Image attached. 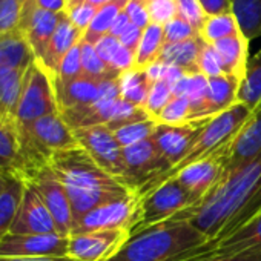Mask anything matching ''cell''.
Returning a JSON list of instances; mask_svg holds the SVG:
<instances>
[{"label": "cell", "mask_w": 261, "mask_h": 261, "mask_svg": "<svg viewBox=\"0 0 261 261\" xmlns=\"http://www.w3.org/2000/svg\"><path fill=\"white\" fill-rule=\"evenodd\" d=\"M49 166L68 192L74 224L89 211L130 194L127 188L105 172L82 146L56 152Z\"/></svg>", "instance_id": "6da1fadb"}, {"label": "cell", "mask_w": 261, "mask_h": 261, "mask_svg": "<svg viewBox=\"0 0 261 261\" xmlns=\"http://www.w3.org/2000/svg\"><path fill=\"white\" fill-rule=\"evenodd\" d=\"M215 249V241L188 221L162 223L133 238L106 261H186Z\"/></svg>", "instance_id": "7a4b0ae2"}, {"label": "cell", "mask_w": 261, "mask_h": 261, "mask_svg": "<svg viewBox=\"0 0 261 261\" xmlns=\"http://www.w3.org/2000/svg\"><path fill=\"white\" fill-rule=\"evenodd\" d=\"M250 112L252 111L249 108H246L244 105L237 101L229 109H226V111L214 115L212 118H209V121L206 123V126L201 130L200 139L194 145L192 151L177 166L169 169L166 174H163L162 177L145 185L137 192V197L140 198V197L146 195L152 189L159 188L163 181L175 177L178 172H181L189 165H194V163H197L203 159H207L211 155H215V154H223V152L227 154V149H229L232 140L240 133V129L244 126Z\"/></svg>", "instance_id": "3957f363"}, {"label": "cell", "mask_w": 261, "mask_h": 261, "mask_svg": "<svg viewBox=\"0 0 261 261\" xmlns=\"http://www.w3.org/2000/svg\"><path fill=\"white\" fill-rule=\"evenodd\" d=\"M19 130L23 157V180L48 166L56 152L79 146L74 130L66 124L60 112L45 115L28 126L19 127Z\"/></svg>", "instance_id": "277c9868"}, {"label": "cell", "mask_w": 261, "mask_h": 261, "mask_svg": "<svg viewBox=\"0 0 261 261\" xmlns=\"http://www.w3.org/2000/svg\"><path fill=\"white\" fill-rule=\"evenodd\" d=\"M192 204H195L194 198L177 177L163 181L159 188L139 198L137 218L129 230V238L169 221L174 215Z\"/></svg>", "instance_id": "5b68a950"}, {"label": "cell", "mask_w": 261, "mask_h": 261, "mask_svg": "<svg viewBox=\"0 0 261 261\" xmlns=\"http://www.w3.org/2000/svg\"><path fill=\"white\" fill-rule=\"evenodd\" d=\"M54 112H59L54 79L37 60H34L28 68L14 120L19 127H23Z\"/></svg>", "instance_id": "8992f818"}, {"label": "cell", "mask_w": 261, "mask_h": 261, "mask_svg": "<svg viewBox=\"0 0 261 261\" xmlns=\"http://www.w3.org/2000/svg\"><path fill=\"white\" fill-rule=\"evenodd\" d=\"M123 157L126 169L120 183L134 194L171 169V165L165 160L152 137L124 148Z\"/></svg>", "instance_id": "52a82bcc"}, {"label": "cell", "mask_w": 261, "mask_h": 261, "mask_svg": "<svg viewBox=\"0 0 261 261\" xmlns=\"http://www.w3.org/2000/svg\"><path fill=\"white\" fill-rule=\"evenodd\" d=\"M74 136L79 142V146H82L105 172H108L120 183L126 166L123 148L117 142L114 130L106 124H95L75 129Z\"/></svg>", "instance_id": "ba28073f"}, {"label": "cell", "mask_w": 261, "mask_h": 261, "mask_svg": "<svg viewBox=\"0 0 261 261\" xmlns=\"http://www.w3.org/2000/svg\"><path fill=\"white\" fill-rule=\"evenodd\" d=\"M25 181L31 183L42 200L45 201L46 207L49 209L57 230L62 235H71L74 229V212L72 204L68 197L66 189L63 188L62 181L53 171V168L48 165L39 171H36L31 177H28Z\"/></svg>", "instance_id": "9c48e42d"}, {"label": "cell", "mask_w": 261, "mask_h": 261, "mask_svg": "<svg viewBox=\"0 0 261 261\" xmlns=\"http://www.w3.org/2000/svg\"><path fill=\"white\" fill-rule=\"evenodd\" d=\"M137 211H139V197L137 194L130 192L123 198L101 204L85 214L82 218L75 221L72 233L105 230V229L130 230V227L136 223Z\"/></svg>", "instance_id": "30bf717a"}, {"label": "cell", "mask_w": 261, "mask_h": 261, "mask_svg": "<svg viewBox=\"0 0 261 261\" xmlns=\"http://www.w3.org/2000/svg\"><path fill=\"white\" fill-rule=\"evenodd\" d=\"M129 240L126 229H105L69 235L68 256L77 261H106Z\"/></svg>", "instance_id": "8fae6325"}, {"label": "cell", "mask_w": 261, "mask_h": 261, "mask_svg": "<svg viewBox=\"0 0 261 261\" xmlns=\"http://www.w3.org/2000/svg\"><path fill=\"white\" fill-rule=\"evenodd\" d=\"M207 121L209 120L189 121L178 126L163 123L157 124L152 140L155 142L165 160L171 165V169L177 166L192 151Z\"/></svg>", "instance_id": "7c38bea8"}, {"label": "cell", "mask_w": 261, "mask_h": 261, "mask_svg": "<svg viewBox=\"0 0 261 261\" xmlns=\"http://www.w3.org/2000/svg\"><path fill=\"white\" fill-rule=\"evenodd\" d=\"M69 237L62 233H8L0 243V256H68Z\"/></svg>", "instance_id": "4fadbf2b"}, {"label": "cell", "mask_w": 261, "mask_h": 261, "mask_svg": "<svg viewBox=\"0 0 261 261\" xmlns=\"http://www.w3.org/2000/svg\"><path fill=\"white\" fill-rule=\"evenodd\" d=\"M10 233H14V235L59 233L56 221L49 209L46 207L45 201L42 200L36 188L28 181H25L23 195H22Z\"/></svg>", "instance_id": "5bb4252c"}, {"label": "cell", "mask_w": 261, "mask_h": 261, "mask_svg": "<svg viewBox=\"0 0 261 261\" xmlns=\"http://www.w3.org/2000/svg\"><path fill=\"white\" fill-rule=\"evenodd\" d=\"M62 14L49 13L39 8L36 5V0H31L30 4L22 7V17H20L19 28L22 30L36 60H39L43 56L60 22Z\"/></svg>", "instance_id": "9a60e30c"}, {"label": "cell", "mask_w": 261, "mask_h": 261, "mask_svg": "<svg viewBox=\"0 0 261 261\" xmlns=\"http://www.w3.org/2000/svg\"><path fill=\"white\" fill-rule=\"evenodd\" d=\"M226 152L215 154L207 159H203L194 165L186 166L175 177L183 185V188L191 194L195 203L206 198L211 191L220 183L224 174V162Z\"/></svg>", "instance_id": "2e32d148"}, {"label": "cell", "mask_w": 261, "mask_h": 261, "mask_svg": "<svg viewBox=\"0 0 261 261\" xmlns=\"http://www.w3.org/2000/svg\"><path fill=\"white\" fill-rule=\"evenodd\" d=\"M258 154H261V103L250 112L244 126L232 140L223 162L224 174L246 165Z\"/></svg>", "instance_id": "e0dca14e"}, {"label": "cell", "mask_w": 261, "mask_h": 261, "mask_svg": "<svg viewBox=\"0 0 261 261\" xmlns=\"http://www.w3.org/2000/svg\"><path fill=\"white\" fill-rule=\"evenodd\" d=\"M83 36L85 34L72 25V22L69 20L66 13H63L60 17V22H59V25H57L45 53H43V56L37 62L54 79L57 75V71L60 68L62 60L65 59V56L83 39Z\"/></svg>", "instance_id": "ac0fdd59"}, {"label": "cell", "mask_w": 261, "mask_h": 261, "mask_svg": "<svg viewBox=\"0 0 261 261\" xmlns=\"http://www.w3.org/2000/svg\"><path fill=\"white\" fill-rule=\"evenodd\" d=\"M0 172L23 180L20 130L10 115H0Z\"/></svg>", "instance_id": "d6986e66"}, {"label": "cell", "mask_w": 261, "mask_h": 261, "mask_svg": "<svg viewBox=\"0 0 261 261\" xmlns=\"http://www.w3.org/2000/svg\"><path fill=\"white\" fill-rule=\"evenodd\" d=\"M101 83L103 80L91 79L86 75H80L71 82L54 80L59 112L95 103L100 98Z\"/></svg>", "instance_id": "ffe728a7"}, {"label": "cell", "mask_w": 261, "mask_h": 261, "mask_svg": "<svg viewBox=\"0 0 261 261\" xmlns=\"http://www.w3.org/2000/svg\"><path fill=\"white\" fill-rule=\"evenodd\" d=\"M212 46L218 54L223 74L237 79L241 83L249 62V40L243 33H238L214 43Z\"/></svg>", "instance_id": "44dd1931"}, {"label": "cell", "mask_w": 261, "mask_h": 261, "mask_svg": "<svg viewBox=\"0 0 261 261\" xmlns=\"http://www.w3.org/2000/svg\"><path fill=\"white\" fill-rule=\"evenodd\" d=\"M258 250H261V214L250 220L246 226L229 235L227 238L215 243L212 255L227 256Z\"/></svg>", "instance_id": "7402d4cb"}, {"label": "cell", "mask_w": 261, "mask_h": 261, "mask_svg": "<svg viewBox=\"0 0 261 261\" xmlns=\"http://www.w3.org/2000/svg\"><path fill=\"white\" fill-rule=\"evenodd\" d=\"M36 60L20 28L0 37V72L28 66Z\"/></svg>", "instance_id": "603a6c76"}, {"label": "cell", "mask_w": 261, "mask_h": 261, "mask_svg": "<svg viewBox=\"0 0 261 261\" xmlns=\"http://www.w3.org/2000/svg\"><path fill=\"white\" fill-rule=\"evenodd\" d=\"M203 43L204 42L201 40V37L197 36V37L189 39L186 42L166 45L160 60L165 65L180 68L188 75L200 74L198 72V57H200V51H201Z\"/></svg>", "instance_id": "cb8c5ba5"}, {"label": "cell", "mask_w": 261, "mask_h": 261, "mask_svg": "<svg viewBox=\"0 0 261 261\" xmlns=\"http://www.w3.org/2000/svg\"><path fill=\"white\" fill-rule=\"evenodd\" d=\"M30 65L0 72V115L14 117Z\"/></svg>", "instance_id": "d4e9b609"}, {"label": "cell", "mask_w": 261, "mask_h": 261, "mask_svg": "<svg viewBox=\"0 0 261 261\" xmlns=\"http://www.w3.org/2000/svg\"><path fill=\"white\" fill-rule=\"evenodd\" d=\"M165 30L163 25L151 23L143 30L142 40L136 51V69H148L151 65L160 62L165 51Z\"/></svg>", "instance_id": "484cf974"}, {"label": "cell", "mask_w": 261, "mask_h": 261, "mask_svg": "<svg viewBox=\"0 0 261 261\" xmlns=\"http://www.w3.org/2000/svg\"><path fill=\"white\" fill-rule=\"evenodd\" d=\"M238 88L240 82L227 75L207 79V105L211 117L229 109L237 103Z\"/></svg>", "instance_id": "4316f807"}, {"label": "cell", "mask_w": 261, "mask_h": 261, "mask_svg": "<svg viewBox=\"0 0 261 261\" xmlns=\"http://www.w3.org/2000/svg\"><path fill=\"white\" fill-rule=\"evenodd\" d=\"M152 83L154 82L149 79L146 69H129L118 79L120 97L130 105L145 108Z\"/></svg>", "instance_id": "83f0119b"}, {"label": "cell", "mask_w": 261, "mask_h": 261, "mask_svg": "<svg viewBox=\"0 0 261 261\" xmlns=\"http://www.w3.org/2000/svg\"><path fill=\"white\" fill-rule=\"evenodd\" d=\"M237 101L253 111L261 103V49L249 57L246 74L240 83Z\"/></svg>", "instance_id": "f1b7e54d"}, {"label": "cell", "mask_w": 261, "mask_h": 261, "mask_svg": "<svg viewBox=\"0 0 261 261\" xmlns=\"http://www.w3.org/2000/svg\"><path fill=\"white\" fill-rule=\"evenodd\" d=\"M23 186L25 181L22 178L11 177L8 186L0 194V243L11 230L23 195Z\"/></svg>", "instance_id": "f546056e"}, {"label": "cell", "mask_w": 261, "mask_h": 261, "mask_svg": "<svg viewBox=\"0 0 261 261\" xmlns=\"http://www.w3.org/2000/svg\"><path fill=\"white\" fill-rule=\"evenodd\" d=\"M230 5L243 36L249 42L261 37V0H230Z\"/></svg>", "instance_id": "4dcf8cb0"}, {"label": "cell", "mask_w": 261, "mask_h": 261, "mask_svg": "<svg viewBox=\"0 0 261 261\" xmlns=\"http://www.w3.org/2000/svg\"><path fill=\"white\" fill-rule=\"evenodd\" d=\"M127 4H129V0H111L109 4L98 8L97 14L94 17L92 23L89 25L88 31L85 33L83 39L86 42L95 45L101 37L108 36L114 22L126 10Z\"/></svg>", "instance_id": "1f68e13d"}, {"label": "cell", "mask_w": 261, "mask_h": 261, "mask_svg": "<svg viewBox=\"0 0 261 261\" xmlns=\"http://www.w3.org/2000/svg\"><path fill=\"white\" fill-rule=\"evenodd\" d=\"M238 33H241V30H240L237 17L233 16V13H226V14H218V16H207L198 36L201 37L204 43L214 45Z\"/></svg>", "instance_id": "d6a6232c"}, {"label": "cell", "mask_w": 261, "mask_h": 261, "mask_svg": "<svg viewBox=\"0 0 261 261\" xmlns=\"http://www.w3.org/2000/svg\"><path fill=\"white\" fill-rule=\"evenodd\" d=\"M157 121L154 118H148L143 121H137V123H130V124H124L118 129L114 130V136L117 139V142L120 143V146L129 148L133 145H137L143 140H148L154 136V130L157 127Z\"/></svg>", "instance_id": "836d02e7"}, {"label": "cell", "mask_w": 261, "mask_h": 261, "mask_svg": "<svg viewBox=\"0 0 261 261\" xmlns=\"http://www.w3.org/2000/svg\"><path fill=\"white\" fill-rule=\"evenodd\" d=\"M82 69L83 75L97 79V80H108V79H118L121 74L112 71L105 62L98 57L95 46L85 39L82 40Z\"/></svg>", "instance_id": "e575fe53"}, {"label": "cell", "mask_w": 261, "mask_h": 261, "mask_svg": "<svg viewBox=\"0 0 261 261\" xmlns=\"http://www.w3.org/2000/svg\"><path fill=\"white\" fill-rule=\"evenodd\" d=\"M191 121V105L189 100L183 95H172L166 108L162 111L160 117L157 118V123L163 124H185Z\"/></svg>", "instance_id": "d590c367"}, {"label": "cell", "mask_w": 261, "mask_h": 261, "mask_svg": "<svg viewBox=\"0 0 261 261\" xmlns=\"http://www.w3.org/2000/svg\"><path fill=\"white\" fill-rule=\"evenodd\" d=\"M172 95H174L172 86L168 82H165V80L154 82L151 86V91L148 94L146 103H145V109L149 114V117L157 121V118L160 117L162 111L166 108V105L169 103Z\"/></svg>", "instance_id": "8d00e7d4"}, {"label": "cell", "mask_w": 261, "mask_h": 261, "mask_svg": "<svg viewBox=\"0 0 261 261\" xmlns=\"http://www.w3.org/2000/svg\"><path fill=\"white\" fill-rule=\"evenodd\" d=\"M82 40L65 56V59L62 60L60 68H59L57 75L54 77V80L71 82V80L83 75V69H82Z\"/></svg>", "instance_id": "74e56055"}, {"label": "cell", "mask_w": 261, "mask_h": 261, "mask_svg": "<svg viewBox=\"0 0 261 261\" xmlns=\"http://www.w3.org/2000/svg\"><path fill=\"white\" fill-rule=\"evenodd\" d=\"M163 30H165V42H166V45L186 42V40L194 39V37L198 36L195 33V30L178 14L172 20H169L166 25H163Z\"/></svg>", "instance_id": "f35d334b"}, {"label": "cell", "mask_w": 261, "mask_h": 261, "mask_svg": "<svg viewBox=\"0 0 261 261\" xmlns=\"http://www.w3.org/2000/svg\"><path fill=\"white\" fill-rule=\"evenodd\" d=\"M177 10L178 16H181L195 30V33L200 34L207 19V14L204 13L198 0H177Z\"/></svg>", "instance_id": "ab89813d"}, {"label": "cell", "mask_w": 261, "mask_h": 261, "mask_svg": "<svg viewBox=\"0 0 261 261\" xmlns=\"http://www.w3.org/2000/svg\"><path fill=\"white\" fill-rule=\"evenodd\" d=\"M146 7L151 16V23L166 25L177 14V0H146Z\"/></svg>", "instance_id": "60d3db41"}, {"label": "cell", "mask_w": 261, "mask_h": 261, "mask_svg": "<svg viewBox=\"0 0 261 261\" xmlns=\"http://www.w3.org/2000/svg\"><path fill=\"white\" fill-rule=\"evenodd\" d=\"M198 72L201 75H204L206 79L224 75L223 69H221L218 54H217V51L214 49L212 45L203 43L201 51H200V57H198Z\"/></svg>", "instance_id": "b9f144b4"}, {"label": "cell", "mask_w": 261, "mask_h": 261, "mask_svg": "<svg viewBox=\"0 0 261 261\" xmlns=\"http://www.w3.org/2000/svg\"><path fill=\"white\" fill-rule=\"evenodd\" d=\"M97 11H98V8H95L91 4L85 2V4H82V5H79V7L72 8V10H69L66 13V16L69 17V20L72 22V25L75 28H79L85 34L88 31L89 25L92 23Z\"/></svg>", "instance_id": "7bdbcfd3"}, {"label": "cell", "mask_w": 261, "mask_h": 261, "mask_svg": "<svg viewBox=\"0 0 261 261\" xmlns=\"http://www.w3.org/2000/svg\"><path fill=\"white\" fill-rule=\"evenodd\" d=\"M126 14L130 20V23L145 30L151 25V16L146 7V0H129L126 7Z\"/></svg>", "instance_id": "ee69618b"}, {"label": "cell", "mask_w": 261, "mask_h": 261, "mask_svg": "<svg viewBox=\"0 0 261 261\" xmlns=\"http://www.w3.org/2000/svg\"><path fill=\"white\" fill-rule=\"evenodd\" d=\"M94 46H95V51H97L98 57L105 62L106 66L111 68V62H112V59H114L117 49L120 48L118 39H115V37H112L111 34H108V36L101 37ZM112 71H114V69H112Z\"/></svg>", "instance_id": "f6af8a7d"}, {"label": "cell", "mask_w": 261, "mask_h": 261, "mask_svg": "<svg viewBox=\"0 0 261 261\" xmlns=\"http://www.w3.org/2000/svg\"><path fill=\"white\" fill-rule=\"evenodd\" d=\"M214 249L207 253L194 256L186 261H261V250L258 252H244V253H237V255H227V256H217L212 255Z\"/></svg>", "instance_id": "bcb514c9"}, {"label": "cell", "mask_w": 261, "mask_h": 261, "mask_svg": "<svg viewBox=\"0 0 261 261\" xmlns=\"http://www.w3.org/2000/svg\"><path fill=\"white\" fill-rule=\"evenodd\" d=\"M142 36H143V30L130 23V27L121 34V37L118 39V42H120L121 46H124L126 49L133 51L136 54V51L139 48V43L142 40Z\"/></svg>", "instance_id": "7dc6e473"}, {"label": "cell", "mask_w": 261, "mask_h": 261, "mask_svg": "<svg viewBox=\"0 0 261 261\" xmlns=\"http://www.w3.org/2000/svg\"><path fill=\"white\" fill-rule=\"evenodd\" d=\"M207 16H218L232 13L230 0H198Z\"/></svg>", "instance_id": "c3c4849f"}, {"label": "cell", "mask_w": 261, "mask_h": 261, "mask_svg": "<svg viewBox=\"0 0 261 261\" xmlns=\"http://www.w3.org/2000/svg\"><path fill=\"white\" fill-rule=\"evenodd\" d=\"M36 5L49 13H66V0H36Z\"/></svg>", "instance_id": "681fc988"}, {"label": "cell", "mask_w": 261, "mask_h": 261, "mask_svg": "<svg viewBox=\"0 0 261 261\" xmlns=\"http://www.w3.org/2000/svg\"><path fill=\"white\" fill-rule=\"evenodd\" d=\"M0 261H77L71 256H0Z\"/></svg>", "instance_id": "f907efd6"}, {"label": "cell", "mask_w": 261, "mask_h": 261, "mask_svg": "<svg viewBox=\"0 0 261 261\" xmlns=\"http://www.w3.org/2000/svg\"><path fill=\"white\" fill-rule=\"evenodd\" d=\"M129 27H130V20H129V17H127L126 11H123V13L117 17V20L114 22V25H112V28H111L109 34H111L112 37H115V39H120V37H121V34H123Z\"/></svg>", "instance_id": "816d5d0a"}, {"label": "cell", "mask_w": 261, "mask_h": 261, "mask_svg": "<svg viewBox=\"0 0 261 261\" xmlns=\"http://www.w3.org/2000/svg\"><path fill=\"white\" fill-rule=\"evenodd\" d=\"M10 178H11V175H7V174H4V172H0V194H2V192L5 191V188L8 186Z\"/></svg>", "instance_id": "f5cc1de1"}, {"label": "cell", "mask_w": 261, "mask_h": 261, "mask_svg": "<svg viewBox=\"0 0 261 261\" xmlns=\"http://www.w3.org/2000/svg\"><path fill=\"white\" fill-rule=\"evenodd\" d=\"M85 2H88V0H66V13H68L69 10L75 8V7L85 4Z\"/></svg>", "instance_id": "db71d44e"}, {"label": "cell", "mask_w": 261, "mask_h": 261, "mask_svg": "<svg viewBox=\"0 0 261 261\" xmlns=\"http://www.w3.org/2000/svg\"><path fill=\"white\" fill-rule=\"evenodd\" d=\"M109 2H111V0H88V4H91L95 8H101L103 5H106Z\"/></svg>", "instance_id": "11a10c76"}, {"label": "cell", "mask_w": 261, "mask_h": 261, "mask_svg": "<svg viewBox=\"0 0 261 261\" xmlns=\"http://www.w3.org/2000/svg\"><path fill=\"white\" fill-rule=\"evenodd\" d=\"M19 2H20V5H22V7H25L27 4H30V2H31V0H19Z\"/></svg>", "instance_id": "9f6ffc18"}, {"label": "cell", "mask_w": 261, "mask_h": 261, "mask_svg": "<svg viewBox=\"0 0 261 261\" xmlns=\"http://www.w3.org/2000/svg\"><path fill=\"white\" fill-rule=\"evenodd\" d=\"M2 2H4V0H0V5H2Z\"/></svg>", "instance_id": "6f0895ef"}]
</instances>
